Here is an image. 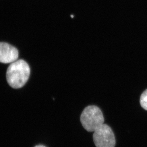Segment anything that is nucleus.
<instances>
[{
  "label": "nucleus",
  "mask_w": 147,
  "mask_h": 147,
  "mask_svg": "<svg viewBox=\"0 0 147 147\" xmlns=\"http://www.w3.org/2000/svg\"><path fill=\"white\" fill-rule=\"evenodd\" d=\"M83 128L89 132H94L104 124L101 110L96 106H89L84 109L80 117Z\"/></svg>",
  "instance_id": "obj_2"
},
{
  "label": "nucleus",
  "mask_w": 147,
  "mask_h": 147,
  "mask_svg": "<svg viewBox=\"0 0 147 147\" xmlns=\"http://www.w3.org/2000/svg\"><path fill=\"white\" fill-rule=\"evenodd\" d=\"M93 142L96 147H115V136L110 127L103 124L94 132Z\"/></svg>",
  "instance_id": "obj_3"
},
{
  "label": "nucleus",
  "mask_w": 147,
  "mask_h": 147,
  "mask_svg": "<svg viewBox=\"0 0 147 147\" xmlns=\"http://www.w3.org/2000/svg\"><path fill=\"white\" fill-rule=\"evenodd\" d=\"M34 147H46L45 146H44V145H37V146H35Z\"/></svg>",
  "instance_id": "obj_6"
},
{
  "label": "nucleus",
  "mask_w": 147,
  "mask_h": 147,
  "mask_svg": "<svg viewBox=\"0 0 147 147\" xmlns=\"http://www.w3.org/2000/svg\"><path fill=\"white\" fill-rule=\"evenodd\" d=\"M140 105L147 111V89L142 93L140 98Z\"/></svg>",
  "instance_id": "obj_5"
},
{
  "label": "nucleus",
  "mask_w": 147,
  "mask_h": 147,
  "mask_svg": "<svg viewBox=\"0 0 147 147\" xmlns=\"http://www.w3.org/2000/svg\"><path fill=\"white\" fill-rule=\"evenodd\" d=\"M18 51L16 48L5 42H0V63H11L17 60Z\"/></svg>",
  "instance_id": "obj_4"
},
{
  "label": "nucleus",
  "mask_w": 147,
  "mask_h": 147,
  "mask_svg": "<svg viewBox=\"0 0 147 147\" xmlns=\"http://www.w3.org/2000/svg\"><path fill=\"white\" fill-rule=\"evenodd\" d=\"M30 75V68L26 61L17 60L11 63L6 71L7 82L13 89L22 88L26 83Z\"/></svg>",
  "instance_id": "obj_1"
}]
</instances>
